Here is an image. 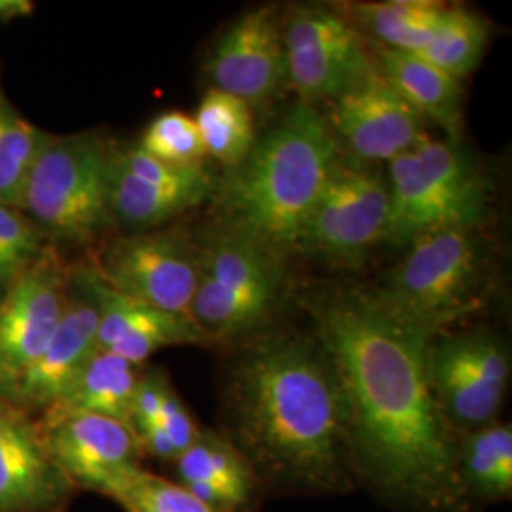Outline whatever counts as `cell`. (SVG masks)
<instances>
[{"mask_svg": "<svg viewBox=\"0 0 512 512\" xmlns=\"http://www.w3.org/2000/svg\"><path fill=\"white\" fill-rule=\"evenodd\" d=\"M126 512H222L205 505L179 482L137 469L109 495Z\"/></svg>", "mask_w": 512, "mask_h": 512, "instance_id": "28", "label": "cell"}, {"mask_svg": "<svg viewBox=\"0 0 512 512\" xmlns=\"http://www.w3.org/2000/svg\"><path fill=\"white\" fill-rule=\"evenodd\" d=\"M444 6L427 0H385L357 4L355 14L387 50L420 54L435 37Z\"/></svg>", "mask_w": 512, "mask_h": 512, "instance_id": "25", "label": "cell"}, {"mask_svg": "<svg viewBox=\"0 0 512 512\" xmlns=\"http://www.w3.org/2000/svg\"><path fill=\"white\" fill-rule=\"evenodd\" d=\"M382 76L404 101L420 114L446 129L452 139L461 131V88L454 76L437 69L418 54L382 48Z\"/></svg>", "mask_w": 512, "mask_h": 512, "instance_id": "20", "label": "cell"}, {"mask_svg": "<svg viewBox=\"0 0 512 512\" xmlns=\"http://www.w3.org/2000/svg\"><path fill=\"white\" fill-rule=\"evenodd\" d=\"M82 283L99 311V351H110L139 366L160 349L205 342L186 315L167 313L116 293L95 274L84 275Z\"/></svg>", "mask_w": 512, "mask_h": 512, "instance_id": "17", "label": "cell"}, {"mask_svg": "<svg viewBox=\"0 0 512 512\" xmlns=\"http://www.w3.org/2000/svg\"><path fill=\"white\" fill-rule=\"evenodd\" d=\"M389 183L374 167L336 158L300 236V249L355 256L387 239Z\"/></svg>", "mask_w": 512, "mask_h": 512, "instance_id": "9", "label": "cell"}, {"mask_svg": "<svg viewBox=\"0 0 512 512\" xmlns=\"http://www.w3.org/2000/svg\"><path fill=\"white\" fill-rule=\"evenodd\" d=\"M283 255L226 230L200 253V283L188 317L205 342L255 338L283 293Z\"/></svg>", "mask_w": 512, "mask_h": 512, "instance_id": "5", "label": "cell"}, {"mask_svg": "<svg viewBox=\"0 0 512 512\" xmlns=\"http://www.w3.org/2000/svg\"><path fill=\"white\" fill-rule=\"evenodd\" d=\"M387 241L408 245L442 228H475L486 209V183L456 143L423 139L389 162Z\"/></svg>", "mask_w": 512, "mask_h": 512, "instance_id": "4", "label": "cell"}, {"mask_svg": "<svg viewBox=\"0 0 512 512\" xmlns=\"http://www.w3.org/2000/svg\"><path fill=\"white\" fill-rule=\"evenodd\" d=\"M114 162L133 177L158 186L171 188H213L209 175L200 167H177L152 158L139 147L112 152Z\"/></svg>", "mask_w": 512, "mask_h": 512, "instance_id": "31", "label": "cell"}, {"mask_svg": "<svg viewBox=\"0 0 512 512\" xmlns=\"http://www.w3.org/2000/svg\"><path fill=\"white\" fill-rule=\"evenodd\" d=\"M429 384L448 427L471 433L495 423L511 376L505 346L490 334H437L427 357Z\"/></svg>", "mask_w": 512, "mask_h": 512, "instance_id": "8", "label": "cell"}, {"mask_svg": "<svg viewBox=\"0 0 512 512\" xmlns=\"http://www.w3.org/2000/svg\"><path fill=\"white\" fill-rule=\"evenodd\" d=\"M65 277L54 258L44 255L0 298V397L6 399L19 378L50 344L67 310Z\"/></svg>", "mask_w": 512, "mask_h": 512, "instance_id": "13", "label": "cell"}, {"mask_svg": "<svg viewBox=\"0 0 512 512\" xmlns=\"http://www.w3.org/2000/svg\"><path fill=\"white\" fill-rule=\"evenodd\" d=\"M137 147L152 158L177 167H200L207 156L194 118L179 110L156 116Z\"/></svg>", "mask_w": 512, "mask_h": 512, "instance_id": "29", "label": "cell"}, {"mask_svg": "<svg viewBox=\"0 0 512 512\" xmlns=\"http://www.w3.org/2000/svg\"><path fill=\"white\" fill-rule=\"evenodd\" d=\"M486 44L488 23L484 19L463 8H446L435 37L418 55L459 80L475 71Z\"/></svg>", "mask_w": 512, "mask_h": 512, "instance_id": "26", "label": "cell"}, {"mask_svg": "<svg viewBox=\"0 0 512 512\" xmlns=\"http://www.w3.org/2000/svg\"><path fill=\"white\" fill-rule=\"evenodd\" d=\"M475 228H442L414 239L378 296L389 308L439 330L475 302L484 253Z\"/></svg>", "mask_w": 512, "mask_h": 512, "instance_id": "7", "label": "cell"}, {"mask_svg": "<svg viewBox=\"0 0 512 512\" xmlns=\"http://www.w3.org/2000/svg\"><path fill=\"white\" fill-rule=\"evenodd\" d=\"M110 164V148L93 135H46L27 171L19 209L55 238L90 241L112 220Z\"/></svg>", "mask_w": 512, "mask_h": 512, "instance_id": "6", "label": "cell"}, {"mask_svg": "<svg viewBox=\"0 0 512 512\" xmlns=\"http://www.w3.org/2000/svg\"><path fill=\"white\" fill-rule=\"evenodd\" d=\"M205 152L228 169L238 167L256 143L253 109L230 93L207 90L194 116Z\"/></svg>", "mask_w": 512, "mask_h": 512, "instance_id": "24", "label": "cell"}, {"mask_svg": "<svg viewBox=\"0 0 512 512\" xmlns=\"http://www.w3.org/2000/svg\"><path fill=\"white\" fill-rule=\"evenodd\" d=\"M35 10L29 0H0V23H10L14 19L27 18Z\"/></svg>", "mask_w": 512, "mask_h": 512, "instance_id": "34", "label": "cell"}, {"mask_svg": "<svg viewBox=\"0 0 512 512\" xmlns=\"http://www.w3.org/2000/svg\"><path fill=\"white\" fill-rule=\"evenodd\" d=\"M310 313L348 401L359 486L395 511H475L459 480L458 439L429 384L439 330L355 289L317 296Z\"/></svg>", "mask_w": 512, "mask_h": 512, "instance_id": "1", "label": "cell"}, {"mask_svg": "<svg viewBox=\"0 0 512 512\" xmlns=\"http://www.w3.org/2000/svg\"><path fill=\"white\" fill-rule=\"evenodd\" d=\"M50 456L74 490L109 497L141 469V444L122 421L97 414H42L38 420Z\"/></svg>", "mask_w": 512, "mask_h": 512, "instance_id": "12", "label": "cell"}, {"mask_svg": "<svg viewBox=\"0 0 512 512\" xmlns=\"http://www.w3.org/2000/svg\"><path fill=\"white\" fill-rule=\"evenodd\" d=\"M160 425L164 427L167 439L171 440L177 458L194 444V440L198 439L202 431L171 385L165 389Z\"/></svg>", "mask_w": 512, "mask_h": 512, "instance_id": "32", "label": "cell"}, {"mask_svg": "<svg viewBox=\"0 0 512 512\" xmlns=\"http://www.w3.org/2000/svg\"><path fill=\"white\" fill-rule=\"evenodd\" d=\"M209 71L217 90L251 109L274 97L287 78L283 27L272 8H255L236 19L220 37Z\"/></svg>", "mask_w": 512, "mask_h": 512, "instance_id": "16", "label": "cell"}, {"mask_svg": "<svg viewBox=\"0 0 512 512\" xmlns=\"http://www.w3.org/2000/svg\"><path fill=\"white\" fill-rule=\"evenodd\" d=\"M95 275L116 293L188 317L200 283V253L173 232H143L114 241Z\"/></svg>", "mask_w": 512, "mask_h": 512, "instance_id": "10", "label": "cell"}, {"mask_svg": "<svg viewBox=\"0 0 512 512\" xmlns=\"http://www.w3.org/2000/svg\"><path fill=\"white\" fill-rule=\"evenodd\" d=\"M99 311L92 298H69L67 310L42 355L21 376L6 401L25 412H48L97 351Z\"/></svg>", "mask_w": 512, "mask_h": 512, "instance_id": "18", "label": "cell"}, {"mask_svg": "<svg viewBox=\"0 0 512 512\" xmlns=\"http://www.w3.org/2000/svg\"><path fill=\"white\" fill-rule=\"evenodd\" d=\"M42 255V230L21 209L0 203V287L14 283Z\"/></svg>", "mask_w": 512, "mask_h": 512, "instance_id": "30", "label": "cell"}, {"mask_svg": "<svg viewBox=\"0 0 512 512\" xmlns=\"http://www.w3.org/2000/svg\"><path fill=\"white\" fill-rule=\"evenodd\" d=\"M327 122L336 143L363 164H389L427 139L423 118L378 71L336 97Z\"/></svg>", "mask_w": 512, "mask_h": 512, "instance_id": "14", "label": "cell"}, {"mask_svg": "<svg viewBox=\"0 0 512 512\" xmlns=\"http://www.w3.org/2000/svg\"><path fill=\"white\" fill-rule=\"evenodd\" d=\"M74 492L38 421L0 397V512H65Z\"/></svg>", "mask_w": 512, "mask_h": 512, "instance_id": "15", "label": "cell"}, {"mask_svg": "<svg viewBox=\"0 0 512 512\" xmlns=\"http://www.w3.org/2000/svg\"><path fill=\"white\" fill-rule=\"evenodd\" d=\"M167 387L169 382L164 374H158V372L141 374L135 389V397H133V408H131V429L135 435L154 423H160L162 401H164Z\"/></svg>", "mask_w": 512, "mask_h": 512, "instance_id": "33", "label": "cell"}, {"mask_svg": "<svg viewBox=\"0 0 512 512\" xmlns=\"http://www.w3.org/2000/svg\"><path fill=\"white\" fill-rule=\"evenodd\" d=\"M211 192L213 188H171L141 181L116 164L112 156L110 217L129 228H156L164 224L165 220H171L205 202Z\"/></svg>", "mask_w": 512, "mask_h": 512, "instance_id": "22", "label": "cell"}, {"mask_svg": "<svg viewBox=\"0 0 512 512\" xmlns=\"http://www.w3.org/2000/svg\"><path fill=\"white\" fill-rule=\"evenodd\" d=\"M173 465L179 484L205 505L222 512H256L260 484L249 461L224 433L202 429Z\"/></svg>", "mask_w": 512, "mask_h": 512, "instance_id": "19", "label": "cell"}, {"mask_svg": "<svg viewBox=\"0 0 512 512\" xmlns=\"http://www.w3.org/2000/svg\"><path fill=\"white\" fill-rule=\"evenodd\" d=\"M336 158L338 143L329 122L311 105H294L230 169L222 186L228 230L279 255L298 249Z\"/></svg>", "mask_w": 512, "mask_h": 512, "instance_id": "3", "label": "cell"}, {"mask_svg": "<svg viewBox=\"0 0 512 512\" xmlns=\"http://www.w3.org/2000/svg\"><path fill=\"white\" fill-rule=\"evenodd\" d=\"M46 133L12 107L0 86V203L19 209L27 171Z\"/></svg>", "mask_w": 512, "mask_h": 512, "instance_id": "27", "label": "cell"}, {"mask_svg": "<svg viewBox=\"0 0 512 512\" xmlns=\"http://www.w3.org/2000/svg\"><path fill=\"white\" fill-rule=\"evenodd\" d=\"M459 480L469 501H505L512 494V429L492 423L458 440Z\"/></svg>", "mask_w": 512, "mask_h": 512, "instance_id": "23", "label": "cell"}, {"mask_svg": "<svg viewBox=\"0 0 512 512\" xmlns=\"http://www.w3.org/2000/svg\"><path fill=\"white\" fill-rule=\"evenodd\" d=\"M224 435L262 494L340 495L359 486L349 410L315 334H258L228 368Z\"/></svg>", "mask_w": 512, "mask_h": 512, "instance_id": "2", "label": "cell"}, {"mask_svg": "<svg viewBox=\"0 0 512 512\" xmlns=\"http://www.w3.org/2000/svg\"><path fill=\"white\" fill-rule=\"evenodd\" d=\"M139 366L110 353L95 351L65 397L44 414H97L131 427V408L139 384Z\"/></svg>", "mask_w": 512, "mask_h": 512, "instance_id": "21", "label": "cell"}, {"mask_svg": "<svg viewBox=\"0 0 512 512\" xmlns=\"http://www.w3.org/2000/svg\"><path fill=\"white\" fill-rule=\"evenodd\" d=\"M287 78L300 103L336 99L376 71L348 19L325 8L296 12L283 27Z\"/></svg>", "mask_w": 512, "mask_h": 512, "instance_id": "11", "label": "cell"}]
</instances>
